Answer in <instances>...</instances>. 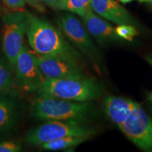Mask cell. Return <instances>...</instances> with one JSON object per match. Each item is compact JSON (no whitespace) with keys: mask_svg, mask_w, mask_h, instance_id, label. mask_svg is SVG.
<instances>
[{"mask_svg":"<svg viewBox=\"0 0 152 152\" xmlns=\"http://www.w3.org/2000/svg\"><path fill=\"white\" fill-rule=\"evenodd\" d=\"M115 30L117 35L120 38L128 41H132L133 38L137 35V30L132 25H118V26L115 28Z\"/></svg>","mask_w":152,"mask_h":152,"instance_id":"e0dca14e","label":"cell"},{"mask_svg":"<svg viewBox=\"0 0 152 152\" xmlns=\"http://www.w3.org/2000/svg\"><path fill=\"white\" fill-rule=\"evenodd\" d=\"M37 56L39 68L45 79L84 77L78 62L76 61L58 56Z\"/></svg>","mask_w":152,"mask_h":152,"instance_id":"30bf717a","label":"cell"},{"mask_svg":"<svg viewBox=\"0 0 152 152\" xmlns=\"http://www.w3.org/2000/svg\"><path fill=\"white\" fill-rule=\"evenodd\" d=\"M23 104L14 91L0 92V140L10 135L22 119Z\"/></svg>","mask_w":152,"mask_h":152,"instance_id":"9c48e42d","label":"cell"},{"mask_svg":"<svg viewBox=\"0 0 152 152\" xmlns=\"http://www.w3.org/2000/svg\"><path fill=\"white\" fill-rule=\"evenodd\" d=\"M146 59H147V61L149 62V64L152 66V57H147V58H146Z\"/></svg>","mask_w":152,"mask_h":152,"instance_id":"603a6c76","label":"cell"},{"mask_svg":"<svg viewBox=\"0 0 152 152\" xmlns=\"http://www.w3.org/2000/svg\"><path fill=\"white\" fill-rule=\"evenodd\" d=\"M28 13L20 10L5 14L2 17V51L4 56L14 68L16 61L23 47L26 34Z\"/></svg>","mask_w":152,"mask_h":152,"instance_id":"5b68a950","label":"cell"},{"mask_svg":"<svg viewBox=\"0 0 152 152\" xmlns=\"http://www.w3.org/2000/svg\"><path fill=\"white\" fill-rule=\"evenodd\" d=\"M149 3L152 6V0H149Z\"/></svg>","mask_w":152,"mask_h":152,"instance_id":"cb8c5ba5","label":"cell"},{"mask_svg":"<svg viewBox=\"0 0 152 152\" xmlns=\"http://www.w3.org/2000/svg\"><path fill=\"white\" fill-rule=\"evenodd\" d=\"M151 102H152V96H151Z\"/></svg>","mask_w":152,"mask_h":152,"instance_id":"d4e9b609","label":"cell"},{"mask_svg":"<svg viewBox=\"0 0 152 152\" xmlns=\"http://www.w3.org/2000/svg\"><path fill=\"white\" fill-rule=\"evenodd\" d=\"M2 1L9 8L15 11L23 9L26 4L25 0H2Z\"/></svg>","mask_w":152,"mask_h":152,"instance_id":"d6986e66","label":"cell"},{"mask_svg":"<svg viewBox=\"0 0 152 152\" xmlns=\"http://www.w3.org/2000/svg\"><path fill=\"white\" fill-rule=\"evenodd\" d=\"M26 35L33 52L41 56H58L79 62L81 55L61 30L44 19L28 14Z\"/></svg>","mask_w":152,"mask_h":152,"instance_id":"6da1fadb","label":"cell"},{"mask_svg":"<svg viewBox=\"0 0 152 152\" xmlns=\"http://www.w3.org/2000/svg\"><path fill=\"white\" fill-rule=\"evenodd\" d=\"M22 151L21 144L14 140L0 141V152H19Z\"/></svg>","mask_w":152,"mask_h":152,"instance_id":"ac0fdd59","label":"cell"},{"mask_svg":"<svg viewBox=\"0 0 152 152\" xmlns=\"http://www.w3.org/2000/svg\"><path fill=\"white\" fill-rule=\"evenodd\" d=\"M59 1L60 0H44V1H45L49 7L54 9H58V5Z\"/></svg>","mask_w":152,"mask_h":152,"instance_id":"44dd1931","label":"cell"},{"mask_svg":"<svg viewBox=\"0 0 152 152\" xmlns=\"http://www.w3.org/2000/svg\"><path fill=\"white\" fill-rule=\"evenodd\" d=\"M15 82L14 68L5 56H0V92L12 90Z\"/></svg>","mask_w":152,"mask_h":152,"instance_id":"9a60e30c","label":"cell"},{"mask_svg":"<svg viewBox=\"0 0 152 152\" xmlns=\"http://www.w3.org/2000/svg\"><path fill=\"white\" fill-rule=\"evenodd\" d=\"M57 24L64 35L80 51L89 57L95 66L100 61V54L82 23L71 14L61 15Z\"/></svg>","mask_w":152,"mask_h":152,"instance_id":"ba28073f","label":"cell"},{"mask_svg":"<svg viewBox=\"0 0 152 152\" xmlns=\"http://www.w3.org/2000/svg\"><path fill=\"white\" fill-rule=\"evenodd\" d=\"M82 18L87 32L101 46L120 39L115 33V28L105 20L94 14L92 9L87 11Z\"/></svg>","mask_w":152,"mask_h":152,"instance_id":"7c38bea8","label":"cell"},{"mask_svg":"<svg viewBox=\"0 0 152 152\" xmlns=\"http://www.w3.org/2000/svg\"><path fill=\"white\" fill-rule=\"evenodd\" d=\"M118 128L140 149L152 151V120L140 104H136L127 121Z\"/></svg>","mask_w":152,"mask_h":152,"instance_id":"52a82bcc","label":"cell"},{"mask_svg":"<svg viewBox=\"0 0 152 152\" xmlns=\"http://www.w3.org/2000/svg\"><path fill=\"white\" fill-rule=\"evenodd\" d=\"M134 1V0H120V1L123 4H127V3L131 2V1ZM137 1H140V2L149 3V0H137Z\"/></svg>","mask_w":152,"mask_h":152,"instance_id":"7402d4cb","label":"cell"},{"mask_svg":"<svg viewBox=\"0 0 152 152\" xmlns=\"http://www.w3.org/2000/svg\"><path fill=\"white\" fill-rule=\"evenodd\" d=\"M38 96L75 102H87L100 97L102 87L96 80L78 78L45 79L37 91Z\"/></svg>","mask_w":152,"mask_h":152,"instance_id":"3957f363","label":"cell"},{"mask_svg":"<svg viewBox=\"0 0 152 152\" xmlns=\"http://www.w3.org/2000/svg\"><path fill=\"white\" fill-rule=\"evenodd\" d=\"M91 8L103 18L118 25L135 26L136 20L114 0H91Z\"/></svg>","mask_w":152,"mask_h":152,"instance_id":"8fae6325","label":"cell"},{"mask_svg":"<svg viewBox=\"0 0 152 152\" xmlns=\"http://www.w3.org/2000/svg\"><path fill=\"white\" fill-rule=\"evenodd\" d=\"M26 2H28L30 5L33 7L34 8L37 9L39 11H45V9L44 7L43 3L45 2L44 0H25Z\"/></svg>","mask_w":152,"mask_h":152,"instance_id":"ffe728a7","label":"cell"},{"mask_svg":"<svg viewBox=\"0 0 152 152\" xmlns=\"http://www.w3.org/2000/svg\"><path fill=\"white\" fill-rule=\"evenodd\" d=\"M90 137L87 136L65 137L53 140L46 143H44L39 146V147L46 151H61V150L75 147L83 143Z\"/></svg>","mask_w":152,"mask_h":152,"instance_id":"5bb4252c","label":"cell"},{"mask_svg":"<svg viewBox=\"0 0 152 152\" xmlns=\"http://www.w3.org/2000/svg\"><path fill=\"white\" fill-rule=\"evenodd\" d=\"M58 9L75 13L83 17L87 11L92 9L91 0H60Z\"/></svg>","mask_w":152,"mask_h":152,"instance_id":"2e32d148","label":"cell"},{"mask_svg":"<svg viewBox=\"0 0 152 152\" xmlns=\"http://www.w3.org/2000/svg\"><path fill=\"white\" fill-rule=\"evenodd\" d=\"M136 104L132 100L110 96L104 100V111L112 122L119 127L127 121Z\"/></svg>","mask_w":152,"mask_h":152,"instance_id":"4fadbf2b","label":"cell"},{"mask_svg":"<svg viewBox=\"0 0 152 152\" xmlns=\"http://www.w3.org/2000/svg\"><path fill=\"white\" fill-rule=\"evenodd\" d=\"M14 73L17 85L25 92H37L45 80L39 68L37 54L26 45H23L17 57Z\"/></svg>","mask_w":152,"mask_h":152,"instance_id":"8992f818","label":"cell"},{"mask_svg":"<svg viewBox=\"0 0 152 152\" xmlns=\"http://www.w3.org/2000/svg\"><path fill=\"white\" fill-rule=\"evenodd\" d=\"M96 130L87 123L73 121H47L26 132L25 140L28 144L39 147L44 143L65 137H91Z\"/></svg>","mask_w":152,"mask_h":152,"instance_id":"277c9868","label":"cell"},{"mask_svg":"<svg viewBox=\"0 0 152 152\" xmlns=\"http://www.w3.org/2000/svg\"><path fill=\"white\" fill-rule=\"evenodd\" d=\"M151 96H152V94H151Z\"/></svg>","mask_w":152,"mask_h":152,"instance_id":"484cf974","label":"cell"},{"mask_svg":"<svg viewBox=\"0 0 152 152\" xmlns=\"http://www.w3.org/2000/svg\"><path fill=\"white\" fill-rule=\"evenodd\" d=\"M30 115L37 121H73L87 123L94 112L92 104L38 96L30 106Z\"/></svg>","mask_w":152,"mask_h":152,"instance_id":"7a4b0ae2","label":"cell"}]
</instances>
